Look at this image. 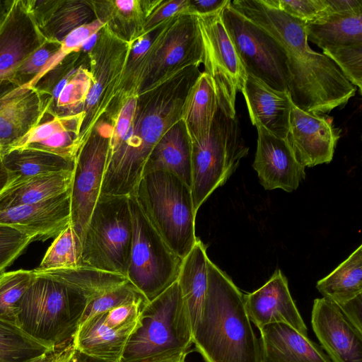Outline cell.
I'll use <instances>...</instances> for the list:
<instances>
[{
	"mask_svg": "<svg viewBox=\"0 0 362 362\" xmlns=\"http://www.w3.org/2000/svg\"><path fill=\"white\" fill-rule=\"evenodd\" d=\"M188 67L128 98L109 121L111 132L100 194H132L163 134L180 120L185 96L201 71Z\"/></svg>",
	"mask_w": 362,
	"mask_h": 362,
	"instance_id": "obj_1",
	"label": "cell"
},
{
	"mask_svg": "<svg viewBox=\"0 0 362 362\" xmlns=\"http://www.w3.org/2000/svg\"><path fill=\"white\" fill-rule=\"evenodd\" d=\"M230 5L262 30L284 54L288 92L296 107L325 115L354 95L356 87L338 66L310 47L305 22L264 0H234Z\"/></svg>",
	"mask_w": 362,
	"mask_h": 362,
	"instance_id": "obj_2",
	"label": "cell"
},
{
	"mask_svg": "<svg viewBox=\"0 0 362 362\" xmlns=\"http://www.w3.org/2000/svg\"><path fill=\"white\" fill-rule=\"evenodd\" d=\"M23 296L17 326L52 348L73 337L88 301L125 283V276L86 266L38 272Z\"/></svg>",
	"mask_w": 362,
	"mask_h": 362,
	"instance_id": "obj_3",
	"label": "cell"
},
{
	"mask_svg": "<svg viewBox=\"0 0 362 362\" xmlns=\"http://www.w3.org/2000/svg\"><path fill=\"white\" fill-rule=\"evenodd\" d=\"M201 317L192 332L204 362H261L259 339L247 315L244 294L209 258Z\"/></svg>",
	"mask_w": 362,
	"mask_h": 362,
	"instance_id": "obj_4",
	"label": "cell"
},
{
	"mask_svg": "<svg viewBox=\"0 0 362 362\" xmlns=\"http://www.w3.org/2000/svg\"><path fill=\"white\" fill-rule=\"evenodd\" d=\"M192 329L177 281L143 305L122 362H161L189 353Z\"/></svg>",
	"mask_w": 362,
	"mask_h": 362,
	"instance_id": "obj_5",
	"label": "cell"
},
{
	"mask_svg": "<svg viewBox=\"0 0 362 362\" xmlns=\"http://www.w3.org/2000/svg\"><path fill=\"white\" fill-rule=\"evenodd\" d=\"M132 194L168 246L183 259L198 238L190 187L172 173L156 171L143 175Z\"/></svg>",
	"mask_w": 362,
	"mask_h": 362,
	"instance_id": "obj_6",
	"label": "cell"
},
{
	"mask_svg": "<svg viewBox=\"0 0 362 362\" xmlns=\"http://www.w3.org/2000/svg\"><path fill=\"white\" fill-rule=\"evenodd\" d=\"M191 144V192L195 211L235 172L248 148L242 137L236 117L218 105L210 132Z\"/></svg>",
	"mask_w": 362,
	"mask_h": 362,
	"instance_id": "obj_7",
	"label": "cell"
},
{
	"mask_svg": "<svg viewBox=\"0 0 362 362\" xmlns=\"http://www.w3.org/2000/svg\"><path fill=\"white\" fill-rule=\"evenodd\" d=\"M132 238L129 197L100 194L82 238L83 265L126 277Z\"/></svg>",
	"mask_w": 362,
	"mask_h": 362,
	"instance_id": "obj_8",
	"label": "cell"
},
{
	"mask_svg": "<svg viewBox=\"0 0 362 362\" xmlns=\"http://www.w3.org/2000/svg\"><path fill=\"white\" fill-rule=\"evenodd\" d=\"M132 238L126 277L149 302L177 281L182 259L165 243L129 196Z\"/></svg>",
	"mask_w": 362,
	"mask_h": 362,
	"instance_id": "obj_9",
	"label": "cell"
},
{
	"mask_svg": "<svg viewBox=\"0 0 362 362\" xmlns=\"http://www.w3.org/2000/svg\"><path fill=\"white\" fill-rule=\"evenodd\" d=\"M204 50L195 15H177L156 30L138 94L177 73L203 64Z\"/></svg>",
	"mask_w": 362,
	"mask_h": 362,
	"instance_id": "obj_10",
	"label": "cell"
},
{
	"mask_svg": "<svg viewBox=\"0 0 362 362\" xmlns=\"http://www.w3.org/2000/svg\"><path fill=\"white\" fill-rule=\"evenodd\" d=\"M132 44L105 25L87 53L92 85L82 110L84 117L79 134L80 148L114 100Z\"/></svg>",
	"mask_w": 362,
	"mask_h": 362,
	"instance_id": "obj_11",
	"label": "cell"
},
{
	"mask_svg": "<svg viewBox=\"0 0 362 362\" xmlns=\"http://www.w3.org/2000/svg\"><path fill=\"white\" fill-rule=\"evenodd\" d=\"M221 16L247 74L274 90L288 92V72L282 52L230 3L221 11Z\"/></svg>",
	"mask_w": 362,
	"mask_h": 362,
	"instance_id": "obj_12",
	"label": "cell"
},
{
	"mask_svg": "<svg viewBox=\"0 0 362 362\" xmlns=\"http://www.w3.org/2000/svg\"><path fill=\"white\" fill-rule=\"evenodd\" d=\"M204 50V72L211 78L218 107L235 117V98L241 91L247 73L223 25L221 12L198 15Z\"/></svg>",
	"mask_w": 362,
	"mask_h": 362,
	"instance_id": "obj_13",
	"label": "cell"
},
{
	"mask_svg": "<svg viewBox=\"0 0 362 362\" xmlns=\"http://www.w3.org/2000/svg\"><path fill=\"white\" fill-rule=\"evenodd\" d=\"M110 132V124L105 119L99 121L75 160L70 189V225L81 240L100 194Z\"/></svg>",
	"mask_w": 362,
	"mask_h": 362,
	"instance_id": "obj_14",
	"label": "cell"
},
{
	"mask_svg": "<svg viewBox=\"0 0 362 362\" xmlns=\"http://www.w3.org/2000/svg\"><path fill=\"white\" fill-rule=\"evenodd\" d=\"M46 41L26 0H13L0 26V98L13 90L11 80L16 69Z\"/></svg>",
	"mask_w": 362,
	"mask_h": 362,
	"instance_id": "obj_15",
	"label": "cell"
},
{
	"mask_svg": "<svg viewBox=\"0 0 362 362\" xmlns=\"http://www.w3.org/2000/svg\"><path fill=\"white\" fill-rule=\"evenodd\" d=\"M339 133L332 117L305 112L291 103L287 139L296 160L303 167L329 163Z\"/></svg>",
	"mask_w": 362,
	"mask_h": 362,
	"instance_id": "obj_16",
	"label": "cell"
},
{
	"mask_svg": "<svg viewBox=\"0 0 362 362\" xmlns=\"http://www.w3.org/2000/svg\"><path fill=\"white\" fill-rule=\"evenodd\" d=\"M257 144L253 168L265 189H296L305 178V167L296 158L287 138L257 126Z\"/></svg>",
	"mask_w": 362,
	"mask_h": 362,
	"instance_id": "obj_17",
	"label": "cell"
},
{
	"mask_svg": "<svg viewBox=\"0 0 362 362\" xmlns=\"http://www.w3.org/2000/svg\"><path fill=\"white\" fill-rule=\"evenodd\" d=\"M311 322L332 362H362V332L348 320L337 304L324 297L315 299Z\"/></svg>",
	"mask_w": 362,
	"mask_h": 362,
	"instance_id": "obj_18",
	"label": "cell"
},
{
	"mask_svg": "<svg viewBox=\"0 0 362 362\" xmlns=\"http://www.w3.org/2000/svg\"><path fill=\"white\" fill-rule=\"evenodd\" d=\"M70 189L37 203L0 210V224L11 226L34 240L55 238L70 225Z\"/></svg>",
	"mask_w": 362,
	"mask_h": 362,
	"instance_id": "obj_19",
	"label": "cell"
},
{
	"mask_svg": "<svg viewBox=\"0 0 362 362\" xmlns=\"http://www.w3.org/2000/svg\"><path fill=\"white\" fill-rule=\"evenodd\" d=\"M244 301L250 322L259 329L270 323L283 322L308 336L307 327L280 269H276L262 287L244 295Z\"/></svg>",
	"mask_w": 362,
	"mask_h": 362,
	"instance_id": "obj_20",
	"label": "cell"
},
{
	"mask_svg": "<svg viewBox=\"0 0 362 362\" xmlns=\"http://www.w3.org/2000/svg\"><path fill=\"white\" fill-rule=\"evenodd\" d=\"M47 105V98L30 86L0 98V145L5 151L41 122Z\"/></svg>",
	"mask_w": 362,
	"mask_h": 362,
	"instance_id": "obj_21",
	"label": "cell"
},
{
	"mask_svg": "<svg viewBox=\"0 0 362 362\" xmlns=\"http://www.w3.org/2000/svg\"><path fill=\"white\" fill-rule=\"evenodd\" d=\"M84 115L58 117L45 112L41 122L9 146L6 151L30 148L59 156L75 162L80 150L79 134Z\"/></svg>",
	"mask_w": 362,
	"mask_h": 362,
	"instance_id": "obj_22",
	"label": "cell"
},
{
	"mask_svg": "<svg viewBox=\"0 0 362 362\" xmlns=\"http://www.w3.org/2000/svg\"><path fill=\"white\" fill-rule=\"evenodd\" d=\"M241 92L251 122L280 138H287L292 103L288 92L274 90L247 74Z\"/></svg>",
	"mask_w": 362,
	"mask_h": 362,
	"instance_id": "obj_23",
	"label": "cell"
},
{
	"mask_svg": "<svg viewBox=\"0 0 362 362\" xmlns=\"http://www.w3.org/2000/svg\"><path fill=\"white\" fill-rule=\"evenodd\" d=\"M261 362H332L308 336L283 322L260 329Z\"/></svg>",
	"mask_w": 362,
	"mask_h": 362,
	"instance_id": "obj_24",
	"label": "cell"
},
{
	"mask_svg": "<svg viewBox=\"0 0 362 362\" xmlns=\"http://www.w3.org/2000/svg\"><path fill=\"white\" fill-rule=\"evenodd\" d=\"M26 4L38 30L48 41L61 43L73 30L94 20L88 1L26 0Z\"/></svg>",
	"mask_w": 362,
	"mask_h": 362,
	"instance_id": "obj_25",
	"label": "cell"
},
{
	"mask_svg": "<svg viewBox=\"0 0 362 362\" xmlns=\"http://www.w3.org/2000/svg\"><path fill=\"white\" fill-rule=\"evenodd\" d=\"M105 313L82 321L73 337V344L81 354L107 362H122L127 341L138 322L113 328L106 323Z\"/></svg>",
	"mask_w": 362,
	"mask_h": 362,
	"instance_id": "obj_26",
	"label": "cell"
},
{
	"mask_svg": "<svg viewBox=\"0 0 362 362\" xmlns=\"http://www.w3.org/2000/svg\"><path fill=\"white\" fill-rule=\"evenodd\" d=\"M156 171L172 173L191 187V144L181 120L158 140L146 163L143 175Z\"/></svg>",
	"mask_w": 362,
	"mask_h": 362,
	"instance_id": "obj_27",
	"label": "cell"
},
{
	"mask_svg": "<svg viewBox=\"0 0 362 362\" xmlns=\"http://www.w3.org/2000/svg\"><path fill=\"white\" fill-rule=\"evenodd\" d=\"M73 170L13 179L0 193V210L37 203L70 189Z\"/></svg>",
	"mask_w": 362,
	"mask_h": 362,
	"instance_id": "obj_28",
	"label": "cell"
},
{
	"mask_svg": "<svg viewBox=\"0 0 362 362\" xmlns=\"http://www.w3.org/2000/svg\"><path fill=\"white\" fill-rule=\"evenodd\" d=\"M218 107L216 90L211 77L200 73L189 89L182 104L180 120L190 142L209 134Z\"/></svg>",
	"mask_w": 362,
	"mask_h": 362,
	"instance_id": "obj_29",
	"label": "cell"
},
{
	"mask_svg": "<svg viewBox=\"0 0 362 362\" xmlns=\"http://www.w3.org/2000/svg\"><path fill=\"white\" fill-rule=\"evenodd\" d=\"M208 259L206 246L197 238L192 249L182 259L177 280L192 332L201 317L206 297Z\"/></svg>",
	"mask_w": 362,
	"mask_h": 362,
	"instance_id": "obj_30",
	"label": "cell"
},
{
	"mask_svg": "<svg viewBox=\"0 0 362 362\" xmlns=\"http://www.w3.org/2000/svg\"><path fill=\"white\" fill-rule=\"evenodd\" d=\"M305 33L308 41L322 49L361 44L362 12L329 13L325 11L317 19L305 23Z\"/></svg>",
	"mask_w": 362,
	"mask_h": 362,
	"instance_id": "obj_31",
	"label": "cell"
},
{
	"mask_svg": "<svg viewBox=\"0 0 362 362\" xmlns=\"http://www.w3.org/2000/svg\"><path fill=\"white\" fill-rule=\"evenodd\" d=\"M95 18L119 38L133 42L141 36L145 15L141 0L88 1Z\"/></svg>",
	"mask_w": 362,
	"mask_h": 362,
	"instance_id": "obj_32",
	"label": "cell"
},
{
	"mask_svg": "<svg viewBox=\"0 0 362 362\" xmlns=\"http://www.w3.org/2000/svg\"><path fill=\"white\" fill-rule=\"evenodd\" d=\"M323 297L341 305L362 293V245L332 272L317 281Z\"/></svg>",
	"mask_w": 362,
	"mask_h": 362,
	"instance_id": "obj_33",
	"label": "cell"
},
{
	"mask_svg": "<svg viewBox=\"0 0 362 362\" xmlns=\"http://www.w3.org/2000/svg\"><path fill=\"white\" fill-rule=\"evenodd\" d=\"M1 162L13 179L73 170L75 163L51 153L30 148L7 151L4 153Z\"/></svg>",
	"mask_w": 362,
	"mask_h": 362,
	"instance_id": "obj_34",
	"label": "cell"
},
{
	"mask_svg": "<svg viewBox=\"0 0 362 362\" xmlns=\"http://www.w3.org/2000/svg\"><path fill=\"white\" fill-rule=\"evenodd\" d=\"M91 85L89 69L81 64L50 97L46 112L58 117L81 112Z\"/></svg>",
	"mask_w": 362,
	"mask_h": 362,
	"instance_id": "obj_35",
	"label": "cell"
},
{
	"mask_svg": "<svg viewBox=\"0 0 362 362\" xmlns=\"http://www.w3.org/2000/svg\"><path fill=\"white\" fill-rule=\"evenodd\" d=\"M83 266L82 240L71 225L54 240L35 271L76 268Z\"/></svg>",
	"mask_w": 362,
	"mask_h": 362,
	"instance_id": "obj_36",
	"label": "cell"
},
{
	"mask_svg": "<svg viewBox=\"0 0 362 362\" xmlns=\"http://www.w3.org/2000/svg\"><path fill=\"white\" fill-rule=\"evenodd\" d=\"M49 349L17 325L0 320V362H26Z\"/></svg>",
	"mask_w": 362,
	"mask_h": 362,
	"instance_id": "obj_37",
	"label": "cell"
},
{
	"mask_svg": "<svg viewBox=\"0 0 362 362\" xmlns=\"http://www.w3.org/2000/svg\"><path fill=\"white\" fill-rule=\"evenodd\" d=\"M35 276L33 270L25 269L0 274V320L17 325L20 302Z\"/></svg>",
	"mask_w": 362,
	"mask_h": 362,
	"instance_id": "obj_38",
	"label": "cell"
},
{
	"mask_svg": "<svg viewBox=\"0 0 362 362\" xmlns=\"http://www.w3.org/2000/svg\"><path fill=\"white\" fill-rule=\"evenodd\" d=\"M141 300L147 301L142 294L127 281L91 298L87 304L81 322L95 314L107 312L124 304Z\"/></svg>",
	"mask_w": 362,
	"mask_h": 362,
	"instance_id": "obj_39",
	"label": "cell"
},
{
	"mask_svg": "<svg viewBox=\"0 0 362 362\" xmlns=\"http://www.w3.org/2000/svg\"><path fill=\"white\" fill-rule=\"evenodd\" d=\"M105 25L101 21L95 18L70 32L61 42L57 53L48 61L40 74L28 86L33 87L47 72L59 64L69 54L78 52L83 45L93 35L98 33Z\"/></svg>",
	"mask_w": 362,
	"mask_h": 362,
	"instance_id": "obj_40",
	"label": "cell"
},
{
	"mask_svg": "<svg viewBox=\"0 0 362 362\" xmlns=\"http://www.w3.org/2000/svg\"><path fill=\"white\" fill-rule=\"evenodd\" d=\"M61 43L47 40L32 53L13 72V89L28 86L42 71L48 61L57 53Z\"/></svg>",
	"mask_w": 362,
	"mask_h": 362,
	"instance_id": "obj_41",
	"label": "cell"
},
{
	"mask_svg": "<svg viewBox=\"0 0 362 362\" xmlns=\"http://www.w3.org/2000/svg\"><path fill=\"white\" fill-rule=\"evenodd\" d=\"M341 69L353 86L362 90V43L322 49Z\"/></svg>",
	"mask_w": 362,
	"mask_h": 362,
	"instance_id": "obj_42",
	"label": "cell"
},
{
	"mask_svg": "<svg viewBox=\"0 0 362 362\" xmlns=\"http://www.w3.org/2000/svg\"><path fill=\"white\" fill-rule=\"evenodd\" d=\"M141 2L145 15L141 36L151 33L177 15L189 14V0H141Z\"/></svg>",
	"mask_w": 362,
	"mask_h": 362,
	"instance_id": "obj_43",
	"label": "cell"
},
{
	"mask_svg": "<svg viewBox=\"0 0 362 362\" xmlns=\"http://www.w3.org/2000/svg\"><path fill=\"white\" fill-rule=\"evenodd\" d=\"M34 240L19 230L0 224V273L9 267Z\"/></svg>",
	"mask_w": 362,
	"mask_h": 362,
	"instance_id": "obj_44",
	"label": "cell"
},
{
	"mask_svg": "<svg viewBox=\"0 0 362 362\" xmlns=\"http://www.w3.org/2000/svg\"><path fill=\"white\" fill-rule=\"evenodd\" d=\"M286 14L310 23L320 17L327 8L325 0H264Z\"/></svg>",
	"mask_w": 362,
	"mask_h": 362,
	"instance_id": "obj_45",
	"label": "cell"
},
{
	"mask_svg": "<svg viewBox=\"0 0 362 362\" xmlns=\"http://www.w3.org/2000/svg\"><path fill=\"white\" fill-rule=\"evenodd\" d=\"M146 302H133L110 310L105 313L106 323L113 328H119L137 322L141 310Z\"/></svg>",
	"mask_w": 362,
	"mask_h": 362,
	"instance_id": "obj_46",
	"label": "cell"
},
{
	"mask_svg": "<svg viewBox=\"0 0 362 362\" xmlns=\"http://www.w3.org/2000/svg\"><path fill=\"white\" fill-rule=\"evenodd\" d=\"M75 351L72 340L54 346L26 362H68Z\"/></svg>",
	"mask_w": 362,
	"mask_h": 362,
	"instance_id": "obj_47",
	"label": "cell"
},
{
	"mask_svg": "<svg viewBox=\"0 0 362 362\" xmlns=\"http://www.w3.org/2000/svg\"><path fill=\"white\" fill-rule=\"evenodd\" d=\"M230 0H189V14L209 15L221 12Z\"/></svg>",
	"mask_w": 362,
	"mask_h": 362,
	"instance_id": "obj_48",
	"label": "cell"
},
{
	"mask_svg": "<svg viewBox=\"0 0 362 362\" xmlns=\"http://www.w3.org/2000/svg\"><path fill=\"white\" fill-rule=\"evenodd\" d=\"M338 306L348 320L362 332V293Z\"/></svg>",
	"mask_w": 362,
	"mask_h": 362,
	"instance_id": "obj_49",
	"label": "cell"
},
{
	"mask_svg": "<svg viewBox=\"0 0 362 362\" xmlns=\"http://www.w3.org/2000/svg\"><path fill=\"white\" fill-rule=\"evenodd\" d=\"M326 12L329 13H352L362 12V0H325Z\"/></svg>",
	"mask_w": 362,
	"mask_h": 362,
	"instance_id": "obj_50",
	"label": "cell"
},
{
	"mask_svg": "<svg viewBox=\"0 0 362 362\" xmlns=\"http://www.w3.org/2000/svg\"><path fill=\"white\" fill-rule=\"evenodd\" d=\"M13 179L4 168L1 159H0V193Z\"/></svg>",
	"mask_w": 362,
	"mask_h": 362,
	"instance_id": "obj_51",
	"label": "cell"
},
{
	"mask_svg": "<svg viewBox=\"0 0 362 362\" xmlns=\"http://www.w3.org/2000/svg\"><path fill=\"white\" fill-rule=\"evenodd\" d=\"M13 0H0V26L9 12Z\"/></svg>",
	"mask_w": 362,
	"mask_h": 362,
	"instance_id": "obj_52",
	"label": "cell"
},
{
	"mask_svg": "<svg viewBox=\"0 0 362 362\" xmlns=\"http://www.w3.org/2000/svg\"><path fill=\"white\" fill-rule=\"evenodd\" d=\"M79 353V352H78ZM81 362H107L100 359L90 357L79 353Z\"/></svg>",
	"mask_w": 362,
	"mask_h": 362,
	"instance_id": "obj_53",
	"label": "cell"
},
{
	"mask_svg": "<svg viewBox=\"0 0 362 362\" xmlns=\"http://www.w3.org/2000/svg\"><path fill=\"white\" fill-rule=\"evenodd\" d=\"M186 356H187V354H183L180 356H177L176 358L166 360V361H161V362H186Z\"/></svg>",
	"mask_w": 362,
	"mask_h": 362,
	"instance_id": "obj_54",
	"label": "cell"
},
{
	"mask_svg": "<svg viewBox=\"0 0 362 362\" xmlns=\"http://www.w3.org/2000/svg\"><path fill=\"white\" fill-rule=\"evenodd\" d=\"M68 362H81L79 353L75 349Z\"/></svg>",
	"mask_w": 362,
	"mask_h": 362,
	"instance_id": "obj_55",
	"label": "cell"
},
{
	"mask_svg": "<svg viewBox=\"0 0 362 362\" xmlns=\"http://www.w3.org/2000/svg\"><path fill=\"white\" fill-rule=\"evenodd\" d=\"M4 151H5L4 148L1 145H0V159H1V157L4 153Z\"/></svg>",
	"mask_w": 362,
	"mask_h": 362,
	"instance_id": "obj_56",
	"label": "cell"
}]
</instances>
